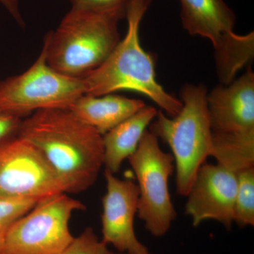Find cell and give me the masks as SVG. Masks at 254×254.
<instances>
[{
    "label": "cell",
    "instance_id": "1",
    "mask_svg": "<svg viewBox=\"0 0 254 254\" xmlns=\"http://www.w3.org/2000/svg\"><path fill=\"white\" fill-rule=\"evenodd\" d=\"M16 134L44 155L65 193H81L96 182L104 161L103 135L71 110L35 112L23 119Z\"/></svg>",
    "mask_w": 254,
    "mask_h": 254
},
{
    "label": "cell",
    "instance_id": "2",
    "mask_svg": "<svg viewBox=\"0 0 254 254\" xmlns=\"http://www.w3.org/2000/svg\"><path fill=\"white\" fill-rule=\"evenodd\" d=\"M151 0H129L126 16V36L106 60L81 78L85 95L102 96L119 91H131L144 95L160 107L170 118L182 108L181 100L170 94L157 81L154 58L142 48L140 25Z\"/></svg>",
    "mask_w": 254,
    "mask_h": 254
},
{
    "label": "cell",
    "instance_id": "3",
    "mask_svg": "<svg viewBox=\"0 0 254 254\" xmlns=\"http://www.w3.org/2000/svg\"><path fill=\"white\" fill-rule=\"evenodd\" d=\"M126 14L72 5L45 39L47 63L58 72L82 78L98 68L120 41L118 23Z\"/></svg>",
    "mask_w": 254,
    "mask_h": 254
},
{
    "label": "cell",
    "instance_id": "4",
    "mask_svg": "<svg viewBox=\"0 0 254 254\" xmlns=\"http://www.w3.org/2000/svg\"><path fill=\"white\" fill-rule=\"evenodd\" d=\"M182 108L175 118L159 111L149 131L171 148L177 192L187 196L198 169L210 156L212 131L203 84H185L180 92Z\"/></svg>",
    "mask_w": 254,
    "mask_h": 254
},
{
    "label": "cell",
    "instance_id": "5",
    "mask_svg": "<svg viewBox=\"0 0 254 254\" xmlns=\"http://www.w3.org/2000/svg\"><path fill=\"white\" fill-rule=\"evenodd\" d=\"M183 28L193 36L211 42L217 75L220 84L227 85L237 73L252 63L254 32L237 34L236 16L224 0H180Z\"/></svg>",
    "mask_w": 254,
    "mask_h": 254
},
{
    "label": "cell",
    "instance_id": "6",
    "mask_svg": "<svg viewBox=\"0 0 254 254\" xmlns=\"http://www.w3.org/2000/svg\"><path fill=\"white\" fill-rule=\"evenodd\" d=\"M66 193L44 197L10 227L1 254H64L74 237L69 222L75 211L85 210Z\"/></svg>",
    "mask_w": 254,
    "mask_h": 254
},
{
    "label": "cell",
    "instance_id": "7",
    "mask_svg": "<svg viewBox=\"0 0 254 254\" xmlns=\"http://www.w3.org/2000/svg\"><path fill=\"white\" fill-rule=\"evenodd\" d=\"M83 95L81 78L66 76L50 66L43 47L31 67L0 82V110L24 119L38 110L68 109Z\"/></svg>",
    "mask_w": 254,
    "mask_h": 254
},
{
    "label": "cell",
    "instance_id": "8",
    "mask_svg": "<svg viewBox=\"0 0 254 254\" xmlns=\"http://www.w3.org/2000/svg\"><path fill=\"white\" fill-rule=\"evenodd\" d=\"M128 160L138 181L137 214L150 234L163 237L177 215L169 190V178L175 169L173 155L164 152L158 138L146 130Z\"/></svg>",
    "mask_w": 254,
    "mask_h": 254
},
{
    "label": "cell",
    "instance_id": "9",
    "mask_svg": "<svg viewBox=\"0 0 254 254\" xmlns=\"http://www.w3.org/2000/svg\"><path fill=\"white\" fill-rule=\"evenodd\" d=\"M65 193L40 150L17 134L0 141V198L36 199Z\"/></svg>",
    "mask_w": 254,
    "mask_h": 254
},
{
    "label": "cell",
    "instance_id": "10",
    "mask_svg": "<svg viewBox=\"0 0 254 254\" xmlns=\"http://www.w3.org/2000/svg\"><path fill=\"white\" fill-rule=\"evenodd\" d=\"M237 189L236 173L218 163L203 164L187 195L185 213L191 218L193 226L213 220L230 230L234 222Z\"/></svg>",
    "mask_w": 254,
    "mask_h": 254
},
{
    "label": "cell",
    "instance_id": "11",
    "mask_svg": "<svg viewBox=\"0 0 254 254\" xmlns=\"http://www.w3.org/2000/svg\"><path fill=\"white\" fill-rule=\"evenodd\" d=\"M107 191L102 199V239L118 252L127 254H150L137 238L134 218L138 210V186L130 180H121L105 170Z\"/></svg>",
    "mask_w": 254,
    "mask_h": 254
},
{
    "label": "cell",
    "instance_id": "12",
    "mask_svg": "<svg viewBox=\"0 0 254 254\" xmlns=\"http://www.w3.org/2000/svg\"><path fill=\"white\" fill-rule=\"evenodd\" d=\"M207 103L213 133L254 131V73L251 65L229 84L217 85L208 93Z\"/></svg>",
    "mask_w": 254,
    "mask_h": 254
},
{
    "label": "cell",
    "instance_id": "13",
    "mask_svg": "<svg viewBox=\"0 0 254 254\" xmlns=\"http://www.w3.org/2000/svg\"><path fill=\"white\" fill-rule=\"evenodd\" d=\"M145 106V103L141 100L118 95H83L68 110L83 123L93 127L100 134L104 135Z\"/></svg>",
    "mask_w": 254,
    "mask_h": 254
},
{
    "label": "cell",
    "instance_id": "14",
    "mask_svg": "<svg viewBox=\"0 0 254 254\" xmlns=\"http://www.w3.org/2000/svg\"><path fill=\"white\" fill-rule=\"evenodd\" d=\"M158 111L154 107H143L113 129L103 135L105 170L119 173L123 162L136 150L140 141Z\"/></svg>",
    "mask_w": 254,
    "mask_h": 254
},
{
    "label": "cell",
    "instance_id": "15",
    "mask_svg": "<svg viewBox=\"0 0 254 254\" xmlns=\"http://www.w3.org/2000/svg\"><path fill=\"white\" fill-rule=\"evenodd\" d=\"M210 156L237 174L254 167V131L242 133L212 132Z\"/></svg>",
    "mask_w": 254,
    "mask_h": 254
},
{
    "label": "cell",
    "instance_id": "16",
    "mask_svg": "<svg viewBox=\"0 0 254 254\" xmlns=\"http://www.w3.org/2000/svg\"><path fill=\"white\" fill-rule=\"evenodd\" d=\"M234 222L240 227L254 225V167L237 173Z\"/></svg>",
    "mask_w": 254,
    "mask_h": 254
},
{
    "label": "cell",
    "instance_id": "17",
    "mask_svg": "<svg viewBox=\"0 0 254 254\" xmlns=\"http://www.w3.org/2000/svg\"><path fill=\"white\" fill-rule=\"evenodd\" d=\"M38 200L0 198V254L10 227L31 210Z\"/></svg>",
    "mask_w": 254,
    "mask_h": 254
},
{
    "label": "cell",
    "instance_id": "18",
    "mask_svg": "<svg viewBox=\"0 0 254 254\" xmlns=\"http://www.w3.org/2000/svg\"><path fill=\"white\" fill-rule=\"evenodd\" d=\"M64 254H127L113 252L108 245L100 240L91 227H87L81 235L74 237L73 242Z\"/></svg>",
    "mask_w": 254,
    "mask_h": 254
},
{
    "label": "cell",
    "instance_id": "19",
    "mask_svg": "<svg viewBox=\"0 0 254 254\" xmlns=\"http://www.w3.org/2000/svg\"><path fill=\"white\" fill-rule=\"evenodd\" d=\"M72 5L98 11H121L126 14L129 0H70Z\"/></svg>",
    "mask_w": 254,
    "mask_h": 254
},
{
    "label": "cell",
    "instance_id": "20",
    "mask_svg": "<svg viewBox=\"0 0 254 254\" xmlns=\"http://www.w3.org/2000/svg\"><path fill=\"white\" fill-rule=\"evenodd\" d=\"M23 119L0 110V141L17 133Z\"/></svg>",
    "mask_w": 254,
    "mask_h": 254
},
{
    "label": "cell",
    "instance_id": "21",
    "mask_svg": "<svg viewBox=\"0 0 254 254\" xmlns=\"http://www.w3.org/2000/svg\"><path fill=\"white\" fill-rule=\"evenodd\" d=\"M0 2L9 10V12L18 21H21V15L18 11V0H0Z\"/></svg>",
    "mask_w": 254,
    "mask_h": 254
}]
</instances>
